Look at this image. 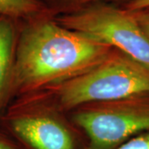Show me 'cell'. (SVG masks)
Here are the masks:
<instances>
[{
	"label": "cell",
	"instance_id": "2",
	"mask_svg": "<svg viewBox=\"0 0 149 149\" xmlns=\"http://www.w3.org/2000/svg\"><path fill=\"white\" fill-rule=\"evenodd\" d=\"M42 92L68 113L85 104L149 93V66L113 48L95 67Z\"/></svg>",
	"mask_w": 149,
	"mask_h": 149
},
{
	"label": "cell",
	"instance_id": "11",
	"mask_svg": "<svg viewBox=\"0 0 149 149\" xmlns=\"http://www.w3.org/2000/svg\"><path fill=\"white\" fill-rule=\"evenodd\" d=\"M0 149H24L16 140L0 128Z\"/></svg>",
	"mask_w": 149,
	"mask_h": 149
},
{
	"label": "cell",
	"instance_id": "6",
	"mask_svg": "<svg viewBox=\"0 0 149 149\" xmlns=\"http://www.w3.org/2000/svg\"><path fill=\"white\" fill-rule=\"evenodd\" d=\"M20 20L0 15V118L13 101Z\"/></svg>",
	"mask_w": 149,
	"mask_h": 149
},
{
	"label": "cell",
	"instance_id": "8",
	"mask_svg": "<svg viewBox=\"0 0 149 149\" xmlns=\"http://www.w3.org/2000/svg\"><path fill=\"white\" fill-rule=\"evenodd\" d=\"M54 16L68 13L78 10L85 6L97 3H107L124 7L133 0H41Z\"/></svg>",
	"mask_w": 149,
	"mask_h": 149
},
{
	"label": "cell",
	"instance_id": "4",
	"mask_svg": "<svg viewBox=\"0 0 149 149\" xmlns=\"http://www.w3.org/2000/svg\"><path fill=\"white\" fill-rule=\"evenodd\" d=\"M70 122L96 149L114 148L149 131V93L85 104L68 113Z\"/></svg>",
	"mask_w": 149,
	"mask_h": 149
},
{
	"label": "cell",
	"instance_id": "10",
	"mask_svg": "<svg viewBox=\"0 0 149 149\" xmlns=\"http://www.w3.org/2000/svg\"><path fill=\"white\" fill-rule=\"evenodd\" d=\"M129 12L136 22L139 23V25L146 34V36L149 38V7Z\"/></svg>",
	"mask_w": 149,
	"mask_h": 149
},
{
	"label": "cell",
	"instance_id": "7",
	"mask_svg": "<svg viewBox=\"0 0 149 149\" xmlns=\"http://www.w3.org/2000/svg\"><path fill=\"white\" fill-rule=\"evenodd\" d=\"M47 13H52L41 0H0V15L26 20Z\"/></svg>",
	"mask_w": 149,
	"mask_h": 149
},
{
	"label": "cell",
	"instance_id": "1",
	"mask_svg": "<svg viewBox=\"0 0 149 149\" xmlns=\"http://www.w3.org/2000/svg\"><path fill=\"white\" fill-rule=\"evenodd\" d=\"M113 50L61 26L52 13L20 20L13 100L84 74Z\"/></svg>",
	"mask_w": 149,
	"mask_h": 149
},
{
	"label": "cell",
	"instance_id": "9",
	"mask_svg": "<svg viewBox=\"0 0 149 149\" xmlns=\"http://www.w3.org/2000/svg\"><path fill=\"white\" fill-rule=\"evenodd\" d=\"M85 149H96L87 147ZM111 149H149V131L139 134L125 143Z\"/></svg>",
	"mask_w": 149,
	"mask_h": 149
},
{
	"label": "cell",
	"instance_id": "12",
	"mask_svg": "<svg viewBox=\"0 0 149 149\" xmlns=\"http://www.w3.org/2000/svg\"><path fill=\"white\" fill-rule=\"evenodd\" d=\"M148 7H149V0H133L123 8L128 11H135Z\"/></svg>",
	"mask_w": 149,
	"mask_h": 149
},
{
	"label": "cell",
	"instance_id": "5",
	"mask_svg": "<svg viewBox=\"0 0 149 149\" xmlns=\"http://www.w3.org/2000/svg\"><path fill=\"white\" fill-rule=\"evenodd\" d=\"M61 26L119 50L149 66V38L130 12L121 6L97 3L55 16Z\"/></svg>",
	"mask_w": 149,
	"mask_h": 149
},
{
	"label": "cell",
	"instance_id": "3",
	"mask_svg": "<svg viewBox=\"0 0 149 149\" xmlns=\"http://www.w3.org/2000/svg\"><path fill=\"white\" fill-rule=\"evenodd\" d=\"M74 125L43 92L15 98L0 128L24 149H75Z\"/></svg>",
	"mask_w": 149,
	"mask_h": 149
}]
</instances>
